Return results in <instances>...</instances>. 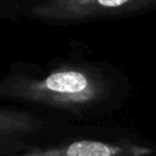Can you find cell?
Segmentation results:
<instances>
[{
  "label": "cell",
  "instance_id": "6da1fadb",
  "mask_svg": "<svg viewBox=\"0 0 156 156\" xmlns=\"http://www.w3.org/2000/svg\"><path fill=\"white\" fill-rule=\"evenodd\" d=\"M15 95L57 110L83 123L101 122L129 100L133 83L116 63L76 54L38 76L16 79Z\"/></svg>",
  "mask_w": 156,
  "mask_h": 156
},
{
  "label": "cell",
  "instance_id": "7a4b0ae2",
  "mask_svg": "<svg viewBox=\"0 0 156 156\" xmlns=\"http://www.w3.org/2000/svg\"><path fill=\"white\" fill-rule=\"evenodd\" d=\"M152 11H156V0H45L32 9V15L52 23L84 24Z\"/></svg>",
  "mask_w": 156,
  "mask_h": 156
}]
</instances>
